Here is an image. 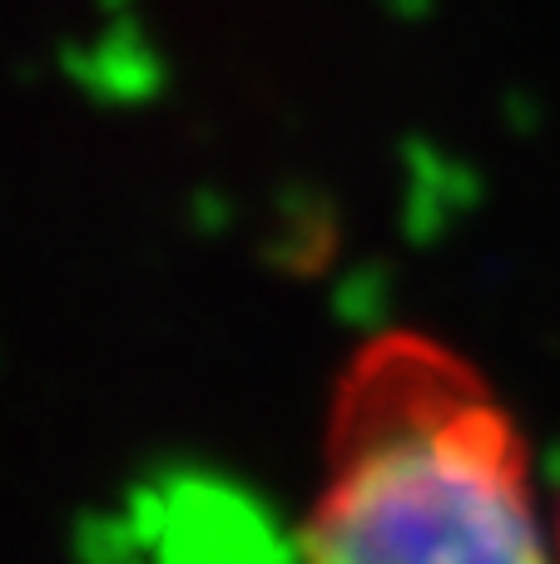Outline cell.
Here are the masks:
<instances>
[{
	"label": "cell",
	"instance_id": "obj_1",
	"mask_svg": "<svg viewBox=\"0 0 560 564\" xmlns=\"http://www.w3.org/2000/svg\"><path fill=\"white\" fill-rule=\"evenodd\" d=\"M303 564H560L521 436L452 347L392 332L353 357Z\"/></svg>",
	"mask_w": 560,
	"mask_h": 564
}]
</instances>
